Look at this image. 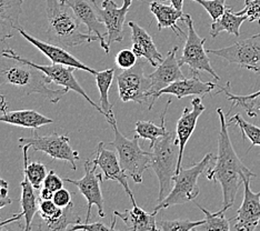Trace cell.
<instances>
[{
    "instance_id": "cell-1",
    "label": "cell",
    "mask_w": 260,
    "mask_h": 231,
    "mask_svg": "<svg viewBox=\"0 0 260 231\" xmlns=\"http://www.w3.org/2000/svg\"><path fill=\"white\" fill-rule=\"evenodd\" d=\"M219 116L220 127L218 134V153L216 163L207 171L206 177L210 181L219 182L222 190V210L227 211L235 204L238 189L247 180L256 175L242 162L236 153L228 133V122L226 115L221 108L217 109Z\"/></svg>"
},
{
    "instance_id": "cell-2",
    "label": "cell",
    "mask_w": 260,
    "mask_h": 231,
    "mask_svg": "<svg viewBox=\"0 0 260 231\" xmlns=\"http://www.w3.org/2000/svg\"><path fill=\"white\" fill-rule=\"evenodd\" d=\"M52 80L36 67L22 60L13 49L0 51V87L3 85H13L23 94L38 93L44 96L51 104H58L69 89H51Z\"/></svg>"
},
{
    "instance_id": "cell-3",
    "label": "cell",
    "mask_w": 260,
    "mask_h": 231,
    "mask_svg": "<svg viewBox=\"0 0 260 231\" xmlns=\"http://www.w3.org/2000/svg\"><path fill=\"white\" fill-rule=\"evenodd\" d=\"M46 5L48 20L46 31L47 43L69 49L90 44L92 41H99L96 35L85 34L80 30L81 22L68 5L60 0H46Z\"/></svg>"
},
{
    "instance_id": "cell-4",
    "label": "cell",
    "mask_w": 260,
    "mask_h": 231,
    "mask_svg": "<svg viewBox=\"0 0 260 231\" xmlns=\"http://www.w3.org/2000/svg\"><path fill=\"white\" fill-rule=\"evenodd\" d=\"M179 146L176 133L168 131L150 147L149 168L155 171L159 181L158 203H160L173 188L174 177L177 174Z\"/></svg>"
},
{
    "instance_id": "cell-5",
    "label": "cell",
    "mask_w": 260,
    "mask_h": 231,
    "mask_svg": "<svg viewBox=\"0 0 260 231\" xmlns=\"http://www.w3.org/2000/svg\"><path fill=\"white\" fill-rule=\"evenodd\" d=\"M212 159H214V155L207 153L199 162L194 163L191 167H181V169L174 177V185L170 192L162 201L158 203L153 211L158 212L159 210L167 209L173 206L185 205L196 199L200 192V189L198 187V178L200 175L204 174L205 170L208 169Z\"/></svg>"
},
{
    "instance_id": "cell-6",
    "label": "cell",
    "mask_w": 260,
    "mask_h": 231,
    "mask_svg": "<svg viewBox=\"0 0 260 231\" xmlns=\"http://www.w3.org/2000/svg\"><path fill=\"white\" fill-rule=\"evenodd\" d=\"M114 129L115 139L107 142V145L115 147L118 158L122 169L126 171L128 177L132 178L135 183L143 182L145 171L149 168L150 151H145L140 148L137 135L134 139L125 137L117 127L116 118L108 122Z\"/></svg>"
},
{
    "instance_id": "cell-7",
    "label": "cell",
    "mask_w": 260,
    "mask_h": 231,
    "mask_svg": "<svg viewBox=\"0 0 260 231\" xmlns=\"http://www.w3.org/2000/svg\"><path fill=\"white\" fill-rule=\"evenodd\" d=\"M185 22L188 32L182 55L178 59L179 64L180 66H185V64L188 66L192 75H199L200 71H204V73L214 77L216 80H220L219 76L216 74V71L211 66L208 55H207V50H205V43L207 39L202 38L197 34L190 15H186Z\"/></svg>"
},
{
    "instance_id": "cell-8",
    "label": "cell",
    "mask_w": 260,
    "mask_h": 231,
    "mask_svg": "<svg viewBox=\"0 0 260 231\" xmlns=\"http://www.w3.org/2000/svg\"><path fill=\"white\" fill-rule=\"evenodd\" d=\"M207 53L220 57L229 63L260 75V32L241 39L220 49H208Z\"/></svg>"
},
{
    "instance_id": "cell-9",
    "label": "cell",
    "mask_w": 260,
    "mask_h": 231,
    "mask_svg": "<svg viewBox=\"0 0 260 231\" xmlns=\"http://www.w3.org/2000/svg\"><path fill=\"white\" fill-rule=\"evenodd\" d=\"M145 64L143 61L137 62L133 68L122 70L117 77L118 94L121 102L140 105L149 103L151 81L148 76H145Z\"/></svg>"
},
{
    "instance_id": "cell-10",
    "label": "cell",
    "mask_w": 260,
    "mask_h": 231,
    "mask_svg": "<svg viewBox=\"0 0 260 231\" xmlns=\"http://www.w3.org/2000/svg\"><path fill=\"white\" fill-rule=\"evenodd\" d=\"M19 142L29 145L34 151H41L55 160H63L72 166L73 170H77L76 162L80 156L79 152L70 146L69 137L66 135H58L56 133L47 136L34 134L31 137L19 138Z\"/></svg>"
},
{
    "instance_id": "cell-11",
    "label": "cell",
    "mask_w": 260,
    "mask_h": 231,
    "mask_svg": "<svg viewBox=\"0 0 260 231\" xmlns=\"http://www.w3.org/2000/svg\"><path fill=\"white\" fill-rule=\"evenodd\" d=\"M85 176L81 179L75 180L72 178H64V181L73 183L74 186L78 188L80 193L84 195L87 200V215L86 219L82 222L88 223L89 222L90 215H91V208L92 206L97 207L99 217L104 218L105 215V204H104V197L102 192V182L105 179L103 178V174H97V164L92 161L91 158H88L85 164Z\"/></svg>"
},
{
    "instance_id": "cell-12",
    "label": "cell",
    "mask_w": 260,
    "mask_h": 231,
    "mask_svg": "<svg viewBox=\"0 0 260 231\" xmlns=\"http://www.w3.org/2000/svg\"><path fill=\"white\" fill-rule=\"evenodd\" d=\"M73 9L79 21L88 28V34H94L99 39L100 47L106 53H109L110 47L106 41L107 34L103 32L104 22L100 20L99 8L96 0H60Z\"/></svg>"
},
{
    "instance_id": "cell-13",
    "label": "cell",
    "mask_w": 260,
    "mask_h": 231,
    "mask_svg": "<svg viewBox=\"0 0 260 231\" xmlns=\"http://www.w3.org/2000/svg\"><path fill=\"white\" fill-rule=\"evenodd\" d=\"M93 156L94 159H92V161L97 164V167L102 169L105 176V179L117 181L128 194V197L132 200L133 206L137 205L133 191L130 190L128 183V175L126 174V171L122 169L117 153L115 151L106 149L104 142H99Z\"/></svg>"
},
{
    "instance_id": "cell-14",
    "label": "cell",
    "mask_w": 260,
    "mask_h": 231,
    "mask_svg": "<svg viewBox=\"0 0 260 231\" xmlns=\"http://www.w3.org/2000/svg\"><path fill=\"white\" fill-rule=\"evenodd\" d=\"M133 0H123L121 7H118L114 0H104L102 9H99L100 20L107 29V45L110 47L114 43H122L123 22L129 11Z\"/></svg>"
},
{
    "instance_id": "cell-15",
    "label": "cell",
    "mask_w": 260,
    "mask_h": 231,
    "mask_svg": "<svg viewBox=\"0 0 260 231\" xmlns=\"http://www.w3.org/2000/svg\"><path fill=\"white\" fill-rule=\"evenodd\" d=\"M178 49L179 47L175 46L174 48L168 52L167 57L164 59V61L159 64L157 69L148 76L151 81L149 92L150 103L148 106L152 104L153 98H155L156 94L160 91L161 89L174 84L175 81L186 78L185 75L182 74L181 71L179 60L177 59V52H178Z\"/></svg>"
},
{
    "instance_id": "cell-16",
    "label": "cell",
    "mask_w": 260,
    "mask_h": 231,
    "mask_svg": "<svg viewBox=\"0 0 260 231\" xmlns=\"http://www.w3.org/2000/svg\"><path fill=\"white\" fill-rule=\"evenodd\" d=\"M21 58L23 61H26L27 63L31 64V66H34V67H36L40 71H43L45 75L49 77L54 84L61 86L62 88H67V89H69V90H73L78 94H80V96L84 97L87 102L93 107L94 109H96L98 112H100V114L104 116V111L102 109V107H100V105H97L89 96H88L86 91L84 90V88L79 85V82L77 81V79L75 78V76H74L75 68L74 67L64 66V64H58V63L38 64L36 62L28 60V59L23 58V57H21Z\"/></svg>"
},
{
    "instance_id": "cell-17",
    "label": "cell",
    "mask_w": 260,
    "mask_h": 231,
    "mask_svg": "<svg viewBox=\"0 0 260 231\" xmlns=\"http://www.w3.org/2000/svg\"><path fill=\"white\" fill-rule=\"evenodd\" d=\"M234 230L253 231L260 224V192L250 189V180L244 182V200L234 218Z\"/></svg>"
},
{
    "instance_id": "cell-18",
    "label": "cell",
    "mask_w": 260,
    "mask_h": 231,
    "mask_svg": "<svg viewBox=\"0 0 260 231\" xmlns=\"http://www.w3.org/2000/svg\"><path fill=\"white\" fill-rule=\"evenodd\" d=\"M205 110H206V107L202 102V98L200 97L193 98L191 100V109H189L188 107H186L184 111H182L178 121H177L176 137H177V142H178V146H179V157H178V163H177V173L181 169L182 158H184V152H185L187 142L189 139H190L194 129H196L199 117L202 116V114Z\"/></svg>"
},
{
    "instance_id": "cell-19",
    "label": "cell",
    "mask_w": 260,
    "mask_h": 231,
    "mask_svg": "<svg viewBox=\"0 0 260 231\" xmlns=\"http://www.w3.org/2000/svg\"><path fill=\"white\" fill-rule=\"evenodd\" d=\"M17 31H18L27 41H29L31 45L36 47L38 50L43 52L46 57H48L52 63L64 64V66L74 67L75 69L87 71V73L92 74V75H96L98 73L97 70L86 66L84 62L78 60V59H77L75 56H73L72 53H69L66 50V48H62L60 46H57L50 43H45V41H41L37 38H35L34 36L29 35L25 29H22L21 27H19Z\"/></svg>"
},
{
    "instance_id": "cell-20",
    "label": "cell",
    "mask_w": 260,
    "mask_h": 231,
    "mask_svg": "<svg viewBox=\"0 0 260 231\" xmlns=\"http://www.w3.org/2000/svg\"><path fill=\"white\" fill-rule=\"evenodd\" d=\"M216 88L217 86L215 82L203 81L200 79L199 75H192L191 78H185L178 81H175L174 84L161 89V90L156 94L155 98H153V102L148 107V109H152L156 100L160 96H162V94H173V96L177 97V99H182L188 96L203 97L205 94L211 92Z\"/></svg>"
},
{
    "instance_id": "cell-21",
    "label": "cell",
    "mask_w": 260,
    "mask_h": 231,
    "mask_svg": "<svg viewBox=\"0 0 260 231\" xmlns=\"http://www.w3.org/2000/svg\"><path fill=\"white\" fill-rule=\"evenodd\" d=\"M128 27L132 30V49L138 58H145L152 67H158L164 61V57L157 49L151 36L137 22L129 21Z\"/></svg>"
},
{
    "instance_id": "cell-22",
    "label": "cell",
    "mask_w": 260,
    "mask_h": 231,
    "mask_svg": "<svg viewBox=\"0 0 260 231\" xmlns=\"http://www.w3.org/2000/svg\"><path fill=\"white\" fill-rule=\"evenodd\" d=\"M23 0H0V41L14 37L18 30Z\"/></svg>"
},
{
    "instance_id": "cell-23",
    "label": "cell",
    "mask_w": 260,
    "mask_h": 231,
    "mask_svg": "<svg viewBox=\"0 0 260 231\" xmlns=\"http://www.w3.org/2000/svg\"><path fill=\"white\" fill-rule=\"evenodd\" d=\"M116 217H119L121 220L127 224L129 230L133 231H155L158 230L156 224L157 212L151 213L146 212L141 209L138 205L133 206V209H127L125 211H114Z\"/></svg>"
},
{
    "instance_id": "cell-24",
    "label": "cell",
    "mask_w": 260,
    "mask_h": 231,
    "mask_svg": "<svg viewBox=\"0 0 260 231\" xmlns=\"http://www.w3.org/2000/svg\"><path fill=\"white\" fill-rule=\"evenodd\" d=\"M150 11L158 21V30L160 31L164 28H170L177 36H184L182 29L177 25L179 20L185 21L186 15L182 10L176 9L173 5H164L158 2L150 4Z\"/></svg>"
},
{
    "instance_id": "cell-25",
    "label": "cell",
    "mask_w": 260,
    "mask_h": 231,
    "mask_svg": "<svg viewBox=\"0 0 260 231\" xmlns=\"http://www.w3.org/2000/svg\"><path fill=\"white\" fill-rule=\"evenodd\" d=\"M0 122L36 130L54 121L35 110H14L5 112L3 116H0Z\"/></svg>"
},
{
    "instance_id": "cell-26",
    "label": "cell",
    "mask_w": 260,
    "mask_h": 231,
    "mask_svg": "<svg viewBox=\"0 0 260 231\" xmlns=\"http://www.w3.org/2000/svg\"><path fill=\"white\" fill-rule=\"evenodd\" d=\"M21 187V216L25 218V230L30 231L32 229V220L36 213L39 211L38 199L35 194V188L25 176L23 180L20 183Z\"/></svg>"
},
{
    "instance_id": "cell-27",
    "label": "cell",
    "mask_w": 260,
    "mask_h": 231,
    "mask_svg": "<svg viewBox=\"0 0 260 231\" xmlns=\"http://www.w3.org/2000/svg\"><path fill=\"white\" fill-rule=\"evenodd\" d=\"M246 20V15L234 14L232 11V8L228 7L221 17L218 18L216 21H212L210 36L212 38H216L220 32L226 31L230 35L236 36V37H239L240 27Z\"/></svg>"
},
{
    "instance_id": "cell-28",
    "label": "cell",
    "mask_w": 260,
    "mask_h": 231,
    "mask_svg": "<svg viewBox=\"0 0 260 231\" xmlns=\"http://www.w3.org/2000/svg\"><path fill=\"white\" fill-rule=\"evenodd\" d=\"M170 105H171V99H169L167 102L166 107H165V109L160 116V126H157V124H155L151 121L140 120L136 122V127H135L136 135H137L139 138L149 140L150 147L155 145L156 141L159 138L164 137V136L168 133V130L166 128V114Z\"/></svg>"
},
{
    "instance_id": "cell-29",
    "label": "cell",
    "mask_w": 260,
    "mask_h": 231,
    "mask_svg": "<svg viewBox=\"0 0 260 231\" xmlns=\"http://www.w3.org/2000/svg\"><path fill=\"white\" fill-rule=\"evenodd\" d=\"M115 69L110 68L104 71H98L96 76V84L100 93V107L104 111V116L108 122L115 118L112 111V104L109 102V90L114 80Z\"/></svg>"
},
{
    "instance_id": "cell-30",
    "label": "cell",
    "mask_w": 260,
    "mask_h": 231,
    "mask_svg": "<svg viewBox=\"0 0 260 231\" xmlns=\"http://www.w3.org/2000/svg\"><path fill=\"white\" fill-rule=\"evenodd\" d=\"M22 153H23V175H25L35 189H41L45 178L47 177V168L41 162H30L29 163L28 150L30 149L29 145H23Z\"/></svg>"
},
{
    "instance_id": "cell-31",
    "label": "cell",
    "mask_w": 260,
    "mask_h": 231,
    "mask_svg": "<svg viewBox=\"0 0 260 231\" xmlns=\"http://www.w3.org/2000/svg\"><path fill=\"white\" fill-rule=\"evenodd\" d=\"M233 122H235L236 126L240 129L242 140H250V147L247 149V153L251 150V148L260 146V127L246 121L239 114H236L228 120V123Z\"/></svg>"
},
{
    "instance_id": "cell-32",
    "label": "cell",
    "mask_w": 260,
    "mask_h": 231,
    "mask_svg": "<svg viewBox=\"0 0 260 231\" xmlns=\"http://www.w3.org/2000/svg\"><path fill=\"white\" fill-rule=\"evenodd\" d=\"M198 208L202 210L205 213V223L200 226V229L203 230H221V231H229L232 230V227H230V220L224 217V210H219L218 212H210L207 209L203 208L202 206L197 204Z\"/></svg>"
},
{
    "instance_id": "cell-33",
    "label": "cell",
    "mask_w": 260,
    "mask_h": 231,
    "mask_svg": "<svg viewBox=\"0 0 260 231\" xmlns=\"http://www.w3.org/2000/svg\"><path fill=\"white\" fill-rule=\"evenodd\" d=\"M205 219L203 220L191 221L187 219H176V220H161L159 221L158 230L162 231H190L197 229L198 227L205 223Z\"/></svg>"
},
{
    "instance_id": "cell-34",
    "label": "cell",
    "mask_w": 260,
    "mask_h": 231,
    "mask_svg": "<svg viewBox=\"0 0 260 231\" xmlns=\"http://www.w3.org/2000/svg\"><path fill=\"white\" fill-rule=\"evenodd\" d=\"M192 2L202 5L207 13L209 14L212 21H216L218 18L221 17L228 8L226 6V0H192Z\"/></svg>"
},
{
    "instance_id": "cell-35",
    "label": "cell",
    "mask_w": 260,
    "mask_h": 231,
    "mask_svg": "<svg viewBox=\"0 0 260 231\" xmlns=\"http://www.w3.org/2000/svg\"><path fill=\"white\" fill-rule=\"evenodd\" d=\"M137 58L133 49H122L117 53L116 64L121 70H128L137 63Z\"/></svg>"
},
{
    "instance_id": "cell-36",
    "label": "cell",
    "mask_w": 260,
    "mask_h": 231,
    "mask_svg": "<svg viewBox=\"0 0 260 231\" xmlns=\"http://www.w3.org/2000/svg\"><path fill=\"white\" fill-rule=\"evenodd\" d=\"M236 107H241L250 118H260V96L249 100H242V102L232 105V108H230L228 114H230L232 109L236 108Z\"/></svg>"
},
{
    "instance_id": "cell-37",
    "label": "cell",
    "mask_w": 260,
    "mask_h": 231,
    "mask_svg": "<svg viewBox=\"0 0 260 231\" xmlns=\"http://www.w3.org/2000/svg\"><path fill=\"white\" fill-rule=\"evenodd\" d=\"M245 4V8L236 14L246 15L248 21H257L260 25V0H246Z\"/></svg>"
},
{
    "instance_id": "cell-38",
    "label": "cell",
    "mask_w": 260,
    "mask_h": 231,
    "mask_svg": "<svg viewBox=\"0 0 260 231\" xmlns=\"http://www.w3.org/2000/svg\"><path fill=\"white\" fill-rule=\"evenodd\" d=\"M220 92H224L227 99L229 100V102H232V105H235L238 102H242V100H249V99H253V98L260 96V90L253 92L251 94H247V96H238V94H234L232 91H230V82L229 81L217 93H220Z\"/></svg>"
},
{
    "instance_id": "cell-39",
    "label": "cell",
    "mask_w": 260,
    "mask_h": 231,
    "mask_svg": "<svg viewBox=\"0 0 260 231\" xmlns=\"http://www.w3.org/2000/svg\"><path fill=\"white\" fill-rule=\"evenodd\" d=\"M63 181L60 177H59L54 170H50L48 174H47V177L45 178L43 187L49 189L52 192H55L59 189L63 188Z\"/></svg>"
},
{
    "instance_id": "cell-40",
    "label": "cell",
    "mask_w": 260,
    "mask_h": 231,
    "mask_svg": "<svg viewBox=\"0 0 260 231\" xmlns=\"http://www.w3.org/2000/svg\"><path fill=\"white\" fill-rule=\"evenodd\" d=\"M68 230H86V231H106V230H112L111 227H108L107 224H105L103 222H80V223H76L74 226L69 227Z\"/></svg>"
},
{
    "instance_id": "cell-41",
    "label": "cell",
    "mask_w": 260,
    "mask_h": 231,
    "mask_svg": "<svg viewBox=\"0 0 260 231\" xmlns=\"http://www.w3.org/2000/svg\"><path fill=\"white\" fill-rule=\"evenodd\" d=\"M52 201L60 208H66L70 204L73 203L72 201V193H70L67 189L61 188L59 190L54 192V197H52Z\"/></svg>"
},
{
    "instance_id": "cell-42",
    "label": "cell",
    "mask_w": 260,
    "mask_h": 231,
    "mask_svg": "<svg viewBox=\"0 0 260 231\" xmlns=\"http://www.w3.org/2000/svg\"><path fill=\"white\" fill-rule=\"evenodd\" d=\"M39 195H40V199L48 200V199H52V197H54V192L49 190V189L45 188V187H41Z\"/></svg>"
},
{
    "instance_id": "cell-43",
    "label": "cell",
    "mask_w": 260,
    "mask_h": 231,
    "mask_svg": "<svg viewBox=\"0 0 260 231\" xmlns=\"http://www.w3.org/2000/svg\"><path fill=\"white\" fill-rule=\"evenodd\" d=\"M0 111L5 114V112L8 111V103L6 100L5 94H0Z\"/></svg>"
},
{
    "instance_id": "cell-44",
    "label": "cell",
    "mask_w": 260,
    "mask_h": 231,
    "mask_svg": "<svg viewBox=\"0 0 260 231\" xmlns=\"http://www.w3.org/2000/svg\"><path fill=\"white\" fill-rule=\"evenodd\" d=\"M11 203H13V200H11L10 198H8V197H4V195L0 194V209H3L4 207L10 205Z\"/></svg>"
},
{
    "instance_id": "cell-45",
    "label": "cell",
    "mask_w": 260,
    "mask_h": 231,
    "mask_svg": "<svg viewBox=\"0 0 260 231\" xmlns=\"http://www.w3.org/2000/svg\"><path fill=\"white\" fill-rule=\"evenodd\" d=\"M170 3L178 10H182V7H184V0H170Z\"/></svg>"
},
{
    "instance_id": "cell-46",
    "label": "cell",
    "mask_w": 260,
    "mask_h": 231,
    "mask_svg": "<svg viewBox=\"0 0 260 231\" xmlns=\"http://www.w3.org/2000/svg\"><path fill=\"white\" fill-rule=\"evenodd\" d=\"M8 182L6 181V180H4L2 177H0V191L2 190H4V189H8Z\"/></svg>"
},
{
    "instance_id": "cell-47",
    "label": "cell",
    "mask_w": 260,
    "mask_h": 231,
    "mask_svg": "<svg viewBox=\"0 0 260 231\" xmlns=\"http://www.w3.org/2000/svg\"><path fill=\"white\" fill-rule=\"evenodd\" d=\"M140 2H143V0H140Z\"/></svg>"
}]
</instances>
